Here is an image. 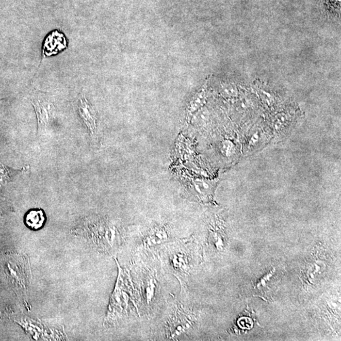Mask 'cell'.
<instances>
[{"label":"cell","mask_w":341,"mask_h":341,"mask_svg":"<svg viewBox=\"0 0 341 341\" xmlns=\"http://www.w3.org/2000/svg\"><path fill=\"white\" fill-rule=\"evenodd\" d=\"M31 101L34 108L39 131L48 129L55 118L56 108L47 94L37 92L32 96Z\"/></svg>","instance_id":"1"},{"label":"cell","mask_w":341,"mask_h":341,"mask_svg":"<svg viewBox=\"0 0 341 341\" xmlns=\"http://www.w3.org/2000/svg\"><path fill=\"white\" fill-rule=\"evenodd\" d=\"M78 111L83 124L92 137L95 138L97 133V114L93 106L85 98H81Z\"/></svg>","instance_id":"2"},{"label":"cell","mask_w":341,"mask_h":341,"mask_svg":"<svg viewBox=\"0 0 341 341\" xmlns=\"http://www.w3.org/2000/svg\"><path fill=\"white\" fill-rule=\"evenodd\" d=\"M215 187L214 182L203 179H196L192 182V194L198 199L205 201L210 199Z\"/></svg>","instance_id":"3"},{"label":"cell","mask_w":341,"mask_h":341,"mask_svg":"<svg viewBox=\"0 0 341 341\" xmlns=\"http://www.w3.org/2000/svg\"><path fill=\"white\" fill-rule=\"evenodd\" d=\"M45 222L46 215L41 209H33L29 211L25 217V223L27 227L35 231L43 227Z\"/></svg>","instance_id":"4"},{"label":"cell","mask_w":341,"mask_h":341,"mask_svg":"<svg viewBox=\"0 0 341 341\" xmlns=\"http://www.w3.org/2000/svg\"><path fill=\"white\" fill-rule=\"evenodd\" d=\"M168 239V234L164 227H154L148 231L146 236L145 244L148 246H154L166 242Z\"/></svg>","instance_id":"5"},{"label":"cell","mask_w":341,"mask_h":341,"mask_svg":"<svg viewBox=\"0 0 341 341\" xmlns=\"http://www.w3.org/2000/svg\"><path fill=\"white\" fill-rule=\"evenodd\" d=\"M179 314L175 315L173 318L172 321L170 322L171 325H169V331H170V337L175 338L177 335H179L182 332H185L187 329L188 321L187 316L183 314L182 312L178 313Z\"/></svg>","instance_id":"6"},{"label":"cell","mask_w":341,"mask_h":341,"mask_svg":"<svg viewBox=\"0 0 341 341\" xmlns=\"http://www.w3.org/2000/svg\"><path fill=\"white\" fill-rule=\"evenodd\" d=\"M206 98V88H203L200 91L195 94L191 101L190 102L187 108V118L189 120L192 114L199 109L201 106L204 103Z\"/></svg>","instance_id":"7"},{"label":"cell","mask_w":341,"mask_h":341,"mask_svg":"<svg viewBox=\"0 0 341 341\" xmlns=\"http://www.w3.org/2000/svg\"><path fill=\"white\" fill-rule=\"evenodd\" d=\"M22 170V169L14 170L0 164V187H1L4 184L7 183L8 181L11 180L12 178L14 175L18 174Z\"/></svg>","instance_id":"8"},{"label":"cell","mask_w":341,"mask_h":341,"mask_svg":"<svg viewBox=\"0 0 341 341\" xmlns=\"http://www.w3.org/2000/svg\"><path fill=\"white\" fill-rule=\"evenodd\" d=\"M222 150H223L224 154L227 155V156H229L233 153V146L229 142H224Z\"/></svg>","instance_id":"9"}]
</instances>
